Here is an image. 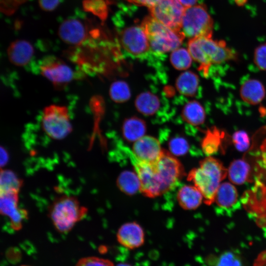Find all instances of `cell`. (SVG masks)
<instances>
[{
    "instance_id": "1",
    "label": "cell",
    "mask_w": 266,
    "mask_h": 266,
    "mask_svg": "<svg viewBox=\"0 0 266 266\" xmlns=\"http://www.w3.org/2000/svg\"><path fill=\"white\" fill-rule=\"evenodd\" d=\"M199 166L192 169L187 175V180L191 181L201 192L203 202L207 205L214 201L216 192L221 182L228 175V168L218 159L207 156L199 163Z\"/></svg>"
},
{
    "instance_id": "2",
    "label": "cell",
    "mask_w": 266,
    "mask_h": 266,
    "mask_svg": "<svg viewBox=\"0 0 266 266\" xmlns=\"http://www.w3.org/2000/svg\"><path fill=\"white\" fill-rule=\"evenodd\" d=\"M188 50L192 59L200 64L199 70L205 76H207L212 64L237 58L235 52L227 47L224 41L213 40L211 37L191 38L188 42Z\"/></svg>"
},
{
    "instance_id": "3",
    "label": "cell",
    "mask_w": 266,
    "mask_h": 266,
    "mask_svg": "<svg viewBox=\"0 0 266 266\" xmlns=\"http://www.w3.org/2000/svg\"><path fill=\"white\" fill-rule=\"evenodd\" d=\"M104 28L95 24L85 13L78 9L61 21L58 34L65 43L76 47L82 45L92 38L99 36Z\"/></svg>"
},
{
    "instance_id": "4",
    "label": "cell",
    "mask_w": 266,
    "mask_h": 266,
    "mask_svg": "<svg viewBox=\"0 0 266 266\" xmlns=\"http://www.w3.org/2000/svg\"><path fill=\"white\" fill-rule=\"evenodd\" d=\"M76 197L66 195L55 198L49 205L48 215L55 228L61 233L69 232L88 213Z\"/></svg>"
},
{
    "instance_id": "5",
    "label": "cell",
    "mask_w": 266,
    "mask_h": 266,
    "mask_svg": "<svg viewBox=\"0 0 266 266\" xmlns=\"http://www.w3.org/2000/svg\"><path fill=\"white\" fill-rule=\"evenodd\" d=\"M140 25L148 38L150 50L157 54L179 48L185 37L182 31H173L151 16L145 17Z\"/></svg>"
},
{
    "instance_id": "6",
    "label": "cell",
    "mask_w": 266,
    "mask_h": 266,
    "mask_svg": "<svg viewBox=\"0 0 266 266\" xmlns=\"http://www.w3.org/2000/svg\"><path fill=\"white\" fill-rule=\"evenodd\" d=\"M213 21L204 4L194 5L185 8L181 31L190 38L198 37H211Z\"/></svg>"
},
{
    "instance_id": "7",
    "label": "cell",
    "mask_w": 266,
    "mask_h": 266,
    "mask_svg": "<svg viewBox=\"0 0 266 266\" xmlns=\"http://www.w3.org/2000/svg\"><path fill=\"white\" fill-rule=\"evenodd\" d=\"M41 125L46 134L55 140L65 138L72 130L68 109L59 105L52 104L44 108Z\"/></svg>"
},
{
    "instance_id": "8",
    "label": "cell",
    "mask_w": 266,
    "mask_h": 266,
    "mask_svg": "<svg viewBox=\"0 0 266 266\" xmlns=\"http://www.w3.org/2000/svg\"><path fill=\"white\" fill-rule=\"evenodd\" d=\"M153 165L155 179L161 195L169 191L177 181L185 175L183 166L180 161L164 149Z\"/></svg>"
},
{
    "instance_id": "9",
    "label": "cell",
    "mask_w": 266,
    "mask_h": 266,
    "mask_svg": "<svg viewBox=\"0 0 266 266\" xmlns=\"http://www.w3.org/2000/svg\"><path fill=\"white\" fill-rule=\"evenodd\" d=\"M37 71L57 89H62L78 75L62 60L52 55L43 57L37 64Z\"/></svg>"
},
{
    "instance_id": "10",
    "label": "cell",
    "mask_w": 266,
    "mask_h": 266,
    "mask_svg": "<svg viewBox=\"0 0 266 266\" xmlns=\"http://www.w3.org/2000/svg\"><path fill=\"white\" fill-rule=\"evenodd\" d=\"M116 31L117 44L129 55L139 58L150 50L148 38L141 25L116 28Z\"/></svg>"
},
{
    "instance_id": "11",
    "label": "cell",
    "mask_w": 266,
    "mask_h": 266,
    "mask_svg": "<svg viewBox=\"0 0 266 266\" xmlns=\"http://www.w3.org/2000/svg\"><path fill=\"white\" fill-rule=\"evenodd\" d=\"M185 7L178 0H159L149 8L153 18L173 31L180 32Z\"/></svg>"
},
{
    "instance_id": "12",
    "label": "cell",
    "mask_w": 266,
    "mask_h": 266,
    "mask_svg": "<svg viewBox=\"0 0 266 266\" xmlns=\"http://www.w3.org/2000/svg\"><path fill=\"white\" fill-rule=\"evenodd\" d=\"M0 215L5 216L10 220L13 229L18 231L28 217V212L18 205V193L0 195Z\"/></svg>"
},
{
    "instance_id": "13",
    "label": "cell",
    "mask_w": 266,
    "mask_h": 266,
    "mask_svg": "<svg viewBox=\"0 0 266 266\" xmlns=\"http://www.w3.org/2000/svg\"><path fill=\"white\" fill-rule=\"evenodd\" d=\"M258 169H264L261 164L252 166L249 158L244 157L231 163L227 175L233 184L240 185L247 182H252L257 177Z\"/></svg>"
},
{
    "instance_id": "14",
    "label": "cell",
    "mask_w": 266,
    "mask_h": 266,
    "mask_svg": "<svg viewBox=\"0 0 266 266\" xmlns=\"http://www.w3.org/2000/svg\"><path fill=\"white\" fill-rule=\"evenodd\" d=\"M163 150L159 140L150 135H144L134 142L132 147V154L136 159L149 164L155 163Z\"/></svg>"
},
{
    "instance_id": "15",
    "label": "cell",
    "mask_w": 266,
    "mask_h": 266,
    "mask_svg": "<svg viewBox=\"0 0 266 266\" xmlns=\"http://www.w3.org/2000/svg\"><path fill=\"white\" fill-rule=\"evenodd\" d=\"M116 236L120 244L131 249L140 247L144 242L143 229L135 222L122 225L118 230Z\"/></svg>"
},
{
    "instance_id": "16",
    "label": "cell",
    "mask_w": 266,
    "mask_h": 266,
    "mask_svg": "<svg viewBox=\"0 0 266 266\" xmlns=\"http://www.w3.org/2000/svg\"><path fill=\"white\" fill-rule=\"evenodd\" d=\"M214 202L221 210L231 211L240 205L235 186L229 182L221 183L215 196Z\"/></svg>"
},
{
    "instance_id": "17",
    "label": "cell",
    "mask_w": 266,
    "mask_h": 266,
    "mask_svg": "<svg viewBox=\"0 0 266 266\" xmlns=\"http://www.w3.org/2000/svg\"><path fill=\"white\" fill-rule=\"evenodd\" d=\"M34 51L31 43L24 39H18L10 45L8 55L10 61L19 66H24L31 62Z\"/></svg>"
},
{
    "instance_id": "18",
    "label": "cell",
    "mask_w": 266,
    "mask_h": 266,
    "mask_svg": "<svg viewBox=\"0 0 266 266\" xmlns=\"http://www.w3.org/2000/svg\"><path fill=\"white\" fill-rule=\"evenodd\" d=\"M265 95L264 85L257 79H248L240 87V95L242 100L250 104L259 103L264 99Z\"/></svg>"
},
{
    "instance_id": "19",
    "label": "cell",
    "mask_w": 266,
    "mask_h": 266,
    "mask_svg": "<svg viewBox=\"0 0 266 266\" xmlns=\"http://www.w3.org/2000/svg\"><path fill=\"white\" fill-rule=\"evenodd\" d=\"M180 206L185 210L197 209L203 201V196L195 186L186 185L181 187L177 194Z\"/></svg>"
},
{
    "instance_id": "20",
    "label": "cell",
    "mask_w": 266,
    "mask_h": 266,
    "mask_svg": "<svg viewBox=\"0 0 266 266\" xmlns=\"http://www.w3.org/2000/svg\"><path fill=\"white\" fill-rule=\"evenodd\" d=\"M146 130L145 122L136 116L126 119L122 126L123 137L129 142H134L145 135Z\"/></svg>"
},
{
    "instance_id": "21",
    "label": "cell",
    "mask_w": 266,
    "mask_h": 266,
    "mask_svg": "<svg viewBox=\"0 0 266 266\" xmlns=\"http://www.w3.org/2000/svg\"><path fill=\"white\" fill-rule=\"evenodd\" d=\"M199 77L195 72L186 71L177 77L175 86L178 91L187 97H194L199 88Z\"/></svg>"
},
{
    "instance_id": "22",
    "label": "cell",
    "mask_w": 266,
    "mask_h": 266,
    "mask_svg": "<svg viewBox=\"0 0 266 266\" xmlns=\"http://www.w3.org/2000/svg\"><path fill=\"white\" fill-rule=\"evenodd\" d=\"M159 97L152 93L144 92L137 96L134 104L137 110L145 116L155 114L160 107Z\"/></svg>"
},
{
    "instance_id": "23",
    "label": "cell",
    "mask_w": 266,
    "mask_h": 266,
    "mask_svg": "<svg viewBox=\"0 0 266 266\" xmlns=\"http://www.w3.org/2000/svg\"><path fill=\"white\" fill-rule=\"evenodd\" d=\"M181 116L183 120L190 125L198 126L205 120V112L201 104L193 100L188 102L183 107Z\"/></svg>"
},
{
    "instance_id": "24",
    "label": "cell",
    "mask_w": 266,
    "mask_h": 266,
    "mask_svg": "<svg viewBox=\"0 0 266 266\" xmlns=\"http://www.w3.org/2000/svg\"><path fill=\"white\" fill-rule=\"evenodd\" d=\"M116 185L123 193L133 196L140 191V182L135 171L126 170L121 172L116 180Z\"/></svg>"
},
{
    "instance_id": "25",
    "label": "cell",
    "mask_w": 266,
    "mask_h": 266,
    "mask_svg": "<svg viewBox=\"0 0 266 266\" xmlns=\"http://www.w3.org/2000/svg\"><path fill=\"white\" fill-rule=\"evenodd\" d=\"M23 181L13 171L0 168V195L18 193Z\"/></svg>"
},
{
    "instance_id": "26",
    "label": "cell",
    "mask_w": 266,
    "mask_h": 266,
    "mask_svg": "<svg viewBox=\"0 0 266 266\" xmlns=\"http://www.w3.org/2000/svg\"><path fill=\"white\" fill-rule=\"evenodd\" d=\"M222 133L215 128L208 130L201 142L203 152L207 156H211L217 153L222 142Z\"/></svg>"
},
{
    "instance_id": "27",
    "label": "cell",
    "mask_w": 266,
    "mask_h": 266,
    "mask_svg": "<svg viewBox=\"0 0 266 266\" xmlns=\"http://www.w3.org/2000/svg\"><path fill=\"white\" fill-rule=\"evenodd\" d=\"M207 260L210 266H244L240 255L232 251H227L218 255L209 256Z\"/></svg>"
},
{
    "instance_id": "28",
    "label": "cell",
    "mask_w": 266,
    "mask_h": 266,
    "mask_svg": "<svg viewBox=\"0 0 266 266\" xmlns=\"http://www.w3.org/2000/svg\"><path fill=\"white\" fill-rule=\"evenodd\" d=\"M108 0H84L83 8L87 12L97 16L103 23L108 15Z\"/></svg>"
},
{
    "instance_id": "29",
    "label": "cell",
    "mask_w": 266,
    "mask_h": 266,
    "mask_svg": "<svg viewBox=\"0 0 266 266\" xmlns=\"http://www.w3.org/2000/svg\"><path fill=\"white\" fill-rule=\"evenodd\" d=\"M109 95L114 102L123 103L127 101L130 99L131 93L127 82L123 80H117L111 84L109 89Z\"/></svg>"
},
{
    "instance_id": "30",
    "label": "cell",
    "mask_w": 266,
    "mask_h": 266,
    "mask_svg": "<svg viewBox=\"0 0 266 266\" xmlns=\"http://www.w3.org/2000/svg\"><path fill=\"white\" fill-rule=\"evenodd\" d=\"M192 58L188 50L178 48L172 51L170 61L172 66L176 69L184 70L189 68L191 65Z\"/></svg>"
},
{
    "instance_id": "31",
    "label": "cell",
    "mask_w": 266,
    "mask_h": 266,
    "mask_svg": "<svg viewBox=\"0 0 266 266\" xmlns=\"http://www.w3.org/2000/svg\"><path fill=\"white\" fill-rule=\"evenodd\" d=\"M169 152L174 156H180L186 154L189 149V144L183 137L178 136L170 139L168 142Z\"/></svg>"
},
{
    "instance_id": "32",
    "label": "cell",
    "mask_w": 266,
    "mask_h": 266,
    "mask_svg": "<svg viewBox=\"0 0 266 266\" xmlns=\"http://www.w3.org/2000/svg\"><path fill=\"white\" fill-rule=\"evenodd\" d=\"M233 143L239 151H246L250 146V139L247 133L243 131L235 132L232 137Z\"/></svg>"
},
{
    "instance_id": "33",
    "label": "cell",
    "mask_w": 266,
    "mask_h": 266,
    "mask_svg": "<svg viewBox=\"0 0 266 266\" xmlns=\"http://www.w3.org/2000/svg\"><path fill=\"white\" fill-rule=\"evenodd\" d=\"M75 266H115L109 260L97 257H87L80 259Z\"/></svg>"
},
{
    "instance_id": "34",
    "label": "cell",
    "mask_w": 266,
    "mask_h": 266,
    "mask_svg": "<svg viewBox=\"0 0 266 266\" xmlns=\"http://www.w3.org/2000/svg\"><path fill=\"white\" fill-rule=\"evenodd\" d=\"M254 61L260 69L266 71V43L259 45L255 49Z\"/></svg>"
},
{
    "instance_id": "35",
    "label": "cell",
    "mask_w": 266,
    "mask_h": 266,
    "mask_svg": "<svg viewBox=\"0 0 266 266\" xmlns=\"http://www.w3.org/2000/svg\"><path fill=\"white\" fill-rule=\"evenodd\" d=\"M29 0H0V12L6 14H13L22 4Z\"/></svg>"
},
{
    "instance_id": "36",
    "label": "cell",
    "mask_w": 266,
    "mask_h": 266,
    "mask_svg": "<svg viewBox=\"0 0 266 266\" xmlns=\"http://www.w3.org/2000/svg\"><path fill=\"white\" fill-rule=\"evenodd\" d=\"M63 0H38L40 7L45 11H52L62 3Z\"/></svg>"
},
{
    "instance_id": "37",
    "label": "cell",
    "mask_w": 266,
    "mask_h": 266,
    "mask_svg": "<svg viewBox=\"0 0 266 266\" xmlns=\"http://www.w3.org/2000/svg\"><path fill=\"white\" fill-rule=\"evenodd\" d=\"M128 2L140 6L150 8L155 5L159 0H126Z\"/></svg>"
},
{
    "instance_id": "38",
    "label": "cell",
    "mask_w": 266,
    "mask_h": 266,
    "mask_svg": "<svg viewBox=\"0 0 266 266\" xmlns=\"http://www.w3.org/2000/svg\"><path fill=\"white\" fill-rule=\"evenodd\" d=\"M261 163L266 171V139L261 146L260 154L259 155Z\"/></svg>"
},
{
    "instance_id": "39",
    "label": "cell",
    "mask_w": 266,
    "mask_h": 266,
    "mask_svg": "<svg viewBox=\"0 0 266 266\" xmlns=\"http://www.w3.org/2000/svg\"><path fill=\"white\" fill-rule=\"evenodd\" d=\"M8 154L5 148L0 146V168H2L8 161Z\"/></svg>"
},
{
    "instance_id": "40",
    "label": "cell",
    "mask_w": 266,
    "mask_h": 266,
    "mask_svg": "<svg viewBox=\"0 0 266 266\" xmlns=\"http://www.w3.org/2000/svg\"><path fill=\"white\" fill-rule=\"evenodd\" d=\"M185 7H189L195 5L198 0H178Z\"/></svg>"
},
{
    "instance_id": "41",
    "label": "cell",
    "mask_w": 266,
    "mask_h": 266,
    "mask_svg": "<svg viewBox=\"0 0 266 266\" xmlns=\"http://www.w3.org/2000/svg\"><path fill=\"white\" fill-rule=\"evenodd\" d=\"M117 266H132L129 264L126 263H120L117 265Z\"/></svg>"
},
{
    "instance_id": "42",
    "label": "cell",
    "mask_w": 266,
    "mask_h": 266,
    "mask_svg": "<svg viewBox=\"0 0 266 266\" xmlns=\"http://www.w3.org/2000/svg\"><path fill=\"white\" fill-rule=\"evenodd\" d=\"M27 266V265H22V266Z\"/></svg>"
}]
</instances>
